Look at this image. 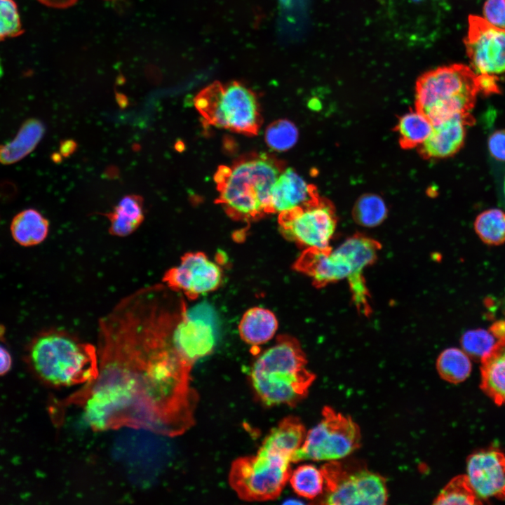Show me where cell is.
<instances>
[{"instance_id":"cell-1","label":"cell","mask_w":505,"mask_h":505,"mask_svg":"<svg viewBox=\"0 0 505 505\" xmlns=\"http://www.w3.org/2000/svg\"><path fill=\"white\" fill-rule=\"evenodd\" d=\"M177 305L162 292L139 289L98 325V375L67 400L82 408L96 431L132 426L168 436L194 423L193 365L177 351Z\"/></svg>"},{"instance_id":"cell-2","label":"cell","mask_w":505,"mask_h":505,"mask_svg":"<svg viewBox=\"0 0 505 505\" xmlns=\"http://www.w3.org/2000/svg\"><path fill=\"white\" fill-rule=\"evenodd\" d=\"M283 170L281 163L264 153L222 166L215 176L217 202L229 217L238 221H252L271 214V189Z\"/></svg>"},{"instance_id":"cell-3","label":"cell","mask_w":505,"mask_h":505,"mask_svg":"<svg viewBox=\"0 0 505 505\" xmlns=\"http://www.w3.org/2000/svg\"><path fill=\"white\" fill-rule=\"evenodd\" d=\"M27 361L41 382L55 388L83 386L98 375L97 348L61 330L36 335L29 344Z\"/></svg>"},{"instance_id":"cell-4","label":"cell","mask_w":505,"mask_h":505,"mask_svg":"<svg viewBox=\"0 0 505 505\" xmlns=\"http://www.w3.org/2000/svg\"><path fill=\"white\" fill-rule=\"evenodd\" d=\"M307 364L297 339L287 335L278 336L250 370V382L259 400L267 406L297 404L306 397L315 379Z\"/></svg>"},{"instance_id":"cell-5","label":"cell","mask_w":505,"mask_h":505,"mask_svg":"<svg viewBox=\"0 0 505 505\" xmlns=\"http://www.w3.org/2000/svg\"><path fill=\"white\" fill-rule=\"evenodd\" d=\"M480 92L478 75L462 63L422 74L415 85V108L436 124L455 115L471 116Z\"/></svg>"},{"instance_id":"cell-6","label":"cell","mask_w":505,"mask_h":505,"mask_svg":"<svg viewBox=\"0 0 505 505\" xmlns=\"http://www.w3.org/2000/svg\"><path fill=\"white\" fill-rule=\"evenodd\" d=\"M377 253L365 238L354 234L337 249L306 248L294 264V269L309 276L316 288L346 279L351 292L366 288L364 269L375 262Z\"/></svg>"},{"instance_id":"cell-7","label":"cell","mask_w":505,"mask_h":505,"mask_svg":"<svg viewBox=\"0 0 505 505\" xmlns=\"http://www.w3.org/2000/svg\"><path fill=\"white\" fill-rule=\"evenodd\" d=\"M194 105L208 123L217 128L255 135L261 125L255 93L238 81L208 85L197 94Z\"/></svg>"},{"instance_id":"cell-8","label":"cell","mask_w":505,"mask_h":505,"mask_svg":"<svg viewBox=\"0 0 505 505\" xmlns=\"http://www.w3.org/2000/svg\"><path fill=\"white\" fill-rule=\"evenodd\" d=\"M291 462L290 457L260 448L255 455L242 457L233 462L229 484L243 500L275 499L288 481Z\"/></svg>"},{"instance_id":"cell-9","label":"cell","mask_w":505,"mask_h":505,"mask_svg":"<svg viewBox=\"0 0 505 505\" xmlns=\"http://www.w3.org/2000/svg\"><path fill=\"white\" fill-rule=\"evenodd\" d=\"M360 443L361 432L356 423L350 417L325 406L321 422L306 434L292 462L340 459L358 448Z\"/></svg>"},{"instance_id":"cell-10","label":"cell","mask_w":505,"mask_h":505,"mask_svg":"<svg viewBox=\"0 0 505 505\" xmlns=\"http://www.w3.org/2000/svg\"><path fill=\"white\" fill-rule=\"evenodd\" d=\"M325 504H384L388 499L385 479L365 468L351 471L342 463L329 461L321 469Z\"/></svg>"},{"instance_id":"cell-11","label":"cell","mask_w":505,"mask_h":505,"mask_svg":"<svg viewBox=\"0 0 505 505\" xmlns=\"http://www.w3.org/2000/svg\"><path fill=\"white\" fill-rule=\"evenodd\" d=\"M281 234L306 248H330L337 218L332 203L320 196L314 200L278 213Z\"/></svg>"},{"instance_id":"cell-12","label":"cell","mask_w":505,"mask_h":505,"mask_svg":"<svg viewBox=\"0 0 505 505\" xmlns=\"http://www.w3.org/2000/svg\"><path fill=\"white\" fill-rule=\"evenodd\" d=\"M446 7L445 0H388L387 14L400 39L425 45L437 36Z\"/></svg>"},{"instance_id":"cell-13","label":"cell","mask_w":505,"mask_h":505,"mask_svg":"<svg viewBox=\"0 0 505 505\" xmlns=\"http://www.w3.org/2000/svg\"><path fill=\"white\" fill-rule=\"evenodd\" d=\"M464 43L469 66L476 74L496 77L505 74V29L483 16L470 15Z\"/></svg>"},{"instance_id":"cell-14","label":"cell","mask_w":505,"mask_h":505,"mask_svg":"<svg viewBox=\"0 0 505 505\" xmlns=\"http://www.w3.org/2000/svg\"><path fill=\"white\" fill-rule=\"evenodd\" d=\"M222 279L220 268L201 252L184 253L180 263L168 269L162 282L173 292H180L189 300L215 290Z\"/></svg>"},{"instance_id":"cell-15","label":"cell","mask_w":505,"mask_h":505,"mask_svg":"<svg viewBox=\"0 0 505 505\" xmlns=\"http://www.w3.org/2000/svg\"><path fill=\"white\" fill-rule=\"evenodd\" d=\"M173 339L179 355L193 365L210 354L215 346L213 325L201 312V308L188 311L187 307L175 325Z\"/></svg>"},{"instance_id":"cell-16","label":"cell","mask_w":505,"mask_h":505,"mask_svg":"<svg viewBox=\"0 0 505 505\" xmlns=\"http://www.w3.org/2000/svg\"><path fill=\"white\" fill-rule=\"evenodd\" d=\"M478 498L505 499V454L497 450H480L466 460V474Z\"/></svg>"},{"instance_id":"cell-17","label":"cell","mask_w":505,"mask_h":505,"mask_svg":"<svg viewBox=\"0 0 505 505\" xmlns=\"http://www.w3.org/2000/svg\"><path fill=\"white\" fill-rule=\"evenodd\" d=\"M471 116L455 115L433 125L426 140L418 147L426 159H443L457 153L464 144Z\"/></svg>"},{"instance_id":"cell-18","label":"cell","mask_w":505,"mask_h":505,"mask_svg":"<svg viewBox=\"0 0 505 505\" xmlns=\"http://www.w3.org/2000/svg\"><path fill=\"white\" fill-rule=\"evenodd\" d=\"M318 196L316 187L307 183L293 168H283L271 189V213L293 209Z\"/></svg>"},{"instance_id":"cell-19","label":"cell","mask_w":505,"mask_h":505,"mask_svg":"<svg viewBox=\"0 0 505 505\" xmlns=\"http://www.w3.org/2000/svg\"><path fill=\"white\" fill-rule=\"evenodd\" d=\"M480 387L496 404L505 403V339L497 341L481 360Z\"/></svg>"},{"instance_id":"cell-20","label":"cell","mask_w":505,"mask_h":505,"mask_svg":"<svg viewBox=\"0 0 505 505\" xmlns=\"http://www.w3.org/2000/svg\"><path fill=\"white\" fill-rule=\"evenodd\" d=\"M303 423L297 417L288 416L274 427L264 438L260 448L292 458L306 437Z\"/></svg>"},{"instance_id":"cell-21","label":"cell","mask_w":505,"mask_h":505,"mask_svg":"<svg viewBox=\"0 0 505 505\" xmlns=\"http://www.w3.org/2000/svg\"><path fill=\"white\" fill-rule=\"evenodd\" d=\"M44 132L45 127L39 120H27L11 141L0 145V163L13 164L27 156L39 143Z\"/></svg>"},{"instance_id":"cell-22","label":"cell","mask_w":505,"mask_h":505,"mask_svg":"<svg viewBox=\"0 0 505 505\" xmlns=\"http://www.w3.org/2000/svg\"><path fill=\"white\" fill-rule=\"evenodd\" d=\"M277 328L278 321L274 314L262 307H253L246 311L238 325L241 339L254 346L270 340Z\"/></svg>"},{"instance_id":"cell-23","label":"cell","mask_w":505,"mask_h":505,"mask_svg":"<svg viewBox=\"0 0 505 505\" xmlns=\"http://www.w3.org/2000/svg\"><path fill=\"white\" fill-rule=\"evenodd\" d=\"M110 225L111 235L125 237L133 234L144 218L143 198L137 195L124 196L113 210L105 213Z\"/></svg>"},{"instance_id":"cell-24","label":"cell","mask_w":505,"mask_h":505,"mask_svg":"<svg viewBox=\"0 0 505 505\" xmlns=\"http://www.w3.org/2000/svg\"><path fill=\"white\" fill-rule=\"evenodd\" d=\"M49 222L39 211L29 208L18 213L12 220L11 232L19 245L30 247L40 244L47 237Z\"/></svg>"},{"instance_id":"cell-25","label":"cell","mask_w":505,"mask_h":505,"mask_svg":"<svg viewBox=\"0 0 505 505\" xmlns=\"http://www.w3.org/2000/svg\"><path fill=\"white\" fill-rule=\"evenodd\" d=\"M432 128L431 121L416 109L400 116L395 130L400 147L410 149L419 147L430 135Z\"/></svg>"},{"instance_id":"cell-26","label":"cell","mask_w":505,"mask_h":505,"mask_svg":"<svg viewBox=\"0 0 505 505\" xmlns=\"http://www.w3.org/2000/svg\"><path fill=\"white\" fill-rule=\"evenodd\" d=\"M436 368L442 379L450 383L458 384L469 376L472 365L470 357L462 349L452 347L440 353Z\"/></svg>"},{"instance_id":"cell-27","label":"cell","mask_w":505,"mask_h":505,"mask_svg":"<svg viewBox=\"0 0 505 505\" xmlns=\"http://www.w3.org/2000/svg\"><path fill=\"white\" fill-rule=\"evenodd\" d=\"M288 481L300 497L314 499L324 490V478L321 469L312 464H303L291 471Z\"/></svg>"},{"instance_id":"cell-28","label":"cell","mask_w":505,"mask_h":505,"mask_svg":"<svg viewBox=\"0 0 505 505\" xmlns=\"http://www.w3.org/2000/svg\"><path fill=\"white\" fill-rule=\"evenodd\" d=\"M474 229L483 242L490 245L505 243V213L498 208H490L480 213Z\"/></svg>"},{"instance_id":"cell-29","label":"cell","mask_w":505,"mask_h":505,"mask_svg":"<svg viewBox=\"0 0 505 505\" xmlns=\"http://www.w3.org/2000/svg\"><path fill=\"white\" fill-rule=\"evenodd\" d=\"M352 215L357 224L373 227L380 224L386 218L387 207L379 196L365 194L355 203Z\"/></svg>"},{"instance_id":"cell-30","label":"cell","mask_w":505,"mask_h":505,"mask_svg":"<svg viewBox=\"0 0 505 505\" xmlns=\"http://www.w3.org/2000/svg\"><path fill=\"white\" fill-rule=\"evenodd\" d=\"M482 501L475 494L466 475L453 478L434 499V504H479Z\"/></svg>"},{"instance_id":"cell-31","label":"cell","mask_w":505,"mask_h":505,"mask_svg":"<svg viewBox=\"0 0 505 505\" xmlns=\"http://www.w3.org/2000/svg\"><path fill=\"white\" fill-rule=\"evenodd\" d=\"M297 127L290 121L279 119L271 123L265 131V141L271 149L283 152L288 150L297 141Z\"/></svg>"},{"instance_id":"cell-32","label":"cell","mask_w":505,"mask_h":505,"mask_svg":"<svg viewBox=\"0 0 505 505\" xmlns=\"http://www.w3.org/2000/svg\"><path fill=\"white\" fill-rule=\"evenodd\" d=\"M489 330L475 329L464 333L461 338L462 350L472 359L480 361L497 343Z\"/></svg>"},{"instance_id":"cell-33","label":"cell","mask_w":505,"mask_h":505,"mask_svg":"<svg viewBox=\"0 0 505 505\" xmlns=\"http://www.w3.org/2000/svg\"><path fill=\"white\" fill-rule=\"evenodd\" d=\"M23 32L18 6L14 0H0V41Z\"/></svg>"},{"instance_id":"cell-34","label":"cell","mask_w":505,"mask_h":505,"mask_svg":"<svg viewBox=\"0 0 505 505\" xmlns=\"http://www.w3.org/2000/svg\"><path fill=\"white\" fill-rule=\"evenodd\" d=\"M483 17L493 25L505 29V0H486Z\"/></svg>"},{"instance_id":"cell-35","label":"cell","mask_w":505,"mask_h":505,"mask_svg":"<svg viewBox=\"0 0 505 505\" xmlns=\"http://www.w3.org/2000/svg\"><path fill=\"white\" fill-rule=\"evenodd\" d=\"M488 149L494 159L505 161V129L496 130L489 137Z\"/></svg>"},{"instance_id":"cell-36","label":"cell","mask_w":505,"mask_h":505,"mask_svg":"<svg viewBox=\"0 0 505 505\" xmlns=\"http://www.w3.org/2000/svg\"><path fill=\"white\" fill-rule=\"evenodd\" d=\"M12 358L8 351L0 345V376L6 374L11 368Z\"/></svg>"},{"instance_id":"cell-37","label":"cell","mask_w":505,"mask_h":505,"mask_svg":"<svg viewBox=\"0 0 505 505\" xmlns=\"http://www.w3.org/2000/svg\"><path fill=\"white\" fill-rule=\"evenodd\" d=\"M489 331L498 341L505 339V320L494 322L490 327Z\"/></svg>"},{"instance_id":"cell-38","label":"cell","mask_w":505,"mask_h":505,"mask_svg":"<svg viewBox=\"0 0 505 505\" xmlns=\"http://www.w3.org/2000/svg\"><path fill=\"white\" fill-rule=\"evenodd\" d=\"M41 4L53 8H67L76 3L78 0H37Z\"/></svg>"},{"instance_id":"cell-39","label":"cell","mask_w":505,"mask_h":505,"mask_svg":"<svg viewBox=\"0 0 505 505\" xmlns=\"http://www.w3.org/2000/svg\"><path fill=\"white\" fill-rule=\"evenodd\" d=\"M76 147V143L72 140L62 141L60 147V154L62 156L67 157L75 151Z\"/></svg>"},{"instance_id":"cell-40","label":"cell","mask_w":505,"mask_h":505,"mask_svg":"<svg viewBox=\"0 0 505 505\" xmlns=\"http://www.w3.org/2000/svg\"><path fill=\"white\" fill-rule=\"evenodd\" d=\"M285 504H302V501H299L295 500V499H292V500L289 499L288 501H287V502L285 501Z\"/></svg>"},{"instance_id":"cell-41","label":"cell","mask_w":505,"mask_h":505,"mask_svg":"<svg viewBox=\"0 0 505 505\" xmlns=\"http://www.w3.org/2000/svg\"><path fill=\"white\" fill-rule=\"evenodd\" d=\"M2 74H3V68H2V65H1V62L0 60V79L2 76Z\"/></svg>"},{"instance_id":"cell-42","label":"cell","mask_w":505,"mask_h":505,"mask_svg":"<svg viewBox=\"0 0 505 505\" xmlns=\"http://www.w3.org/2000/svg\"><path fill=\"white\" fill-rule=\"evenodd\" d=\"M504 194H505V178H504Z\"/></svg>"},{"instance_id":"cell-43","label":"cell","mask_w":505,"mask_h":505,"mask_svg":"<svg viewBox=\"0 0 505 505\" xmlns=\"http://www.w3.org/2000/svg\"><path fill=\"white\" fill-rule=\"evenodd\" d=\"M504 309H505V296H504Z\"/></svg>"}]
</instances>
